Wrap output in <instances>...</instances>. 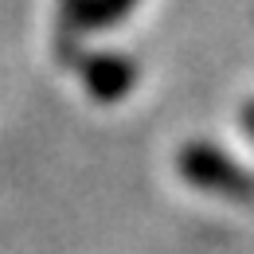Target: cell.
Instances as JSON below:
<instances>
[{
    "label": "cell",
    "mask_w": 254,
    "mask_h": 254,
    "mask_svg": "<svg viewBox=\"0 0 254 254\" xmlns=\"http://www.w3.org/2000/svg\"><path fill=\"white\" fill-rule=\"evenodd\" d=\"M180 172H184V180H191L195 188H207V191H227V195L251 191L247 172H239V164H231L211 145H188L180 153Z\"/></svg>",
    "instance_id": "6da1fadb"
},
{
    "label": "cell",
    "mask_w": 254,
    "mask_h": 254,
    "mask_svg": "<svg viewBox=\"0 0 254 254\" xmlns=\"http://www.w3.org/2000/svg\"><path fill=\"white\" fill-rule=\"evenodd\" d=\"M86 90L98 98V102H118L133 90V66L122 63V59H110L102 55L94 63H86Z\"/></svg>",
    "instance_id": "7a4b0ae2"
},
{
    "label": "cell",
    "mask_w": 254,
    "mask_h": 254,
    "mask_svg": "<svg viewBox=\"0 0 254 254\" xmlns=\"http://www.w3.org/2000/svg\"><path fill=\"white\" fill-rule=\"evenodd\" d=\"M129 4L133 0H74V12H78V20L82 24H114L122 12H129Z\"/></svg>",
    "instance_id": "3957f363"
},
{
    "label": "cell",
    "mask_w": 254,
    "mask_h": 254,
    "mask_svg": "<svg viewBox=\"0 0 254 254\" xmlns=\"http://www.w3.org/2000/svg\"><path fill=\"white\" fill-rule=\"evenodd\" d=\"M247 122H251V129H254V106H251V110H247Z\"/></svg>",
    "instance_id": "277c9868"
}]
</instances>
